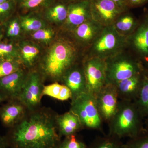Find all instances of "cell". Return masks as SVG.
Returning a JSON list of instances; mask_svg holds the SVG:
<instances>
[{"label": "cell", "instance_id": "obj_25", "mask_svg": "<svg viewBox=\"0 0 148 148\" xmlns=\"http://www.w3.org/2000/svg\"><path fill=\"white\" fill-rule=\"evenodd\" d=\"M0 59L19 61L18 45L13 42L7 40L0 41Z\"/></svg>", "mask_w": 148, "mask_h": 148}, {"label": "cell", "instance_id": "obj_38", "mask_svg": "<svg viewBox=\"0 0 148 148\" xmlns=\"http://www.w3.org/2000/svg\"><path fill=\"white\" fill-rule=\"evenodd\" d=\"M9 99V98L8 96L5 95L2 92H0V104L3 103V102L8 100Z\"/></svg>", "mask_w": 148, "mask_h": 148}, {"label": "cell", "instance_id": "obj_41", "mask_svg": "<svg viewBox=\"0 0 148 148\" xmlns=\"http://www.w3.org/2000/svg\"><path fill=\"white\" fill-rule=\"evenodd\" d=\"M10 1H11V0H0V4L2 3L6 2H8Z\"/></svg>", "mask_w": 148, "mask_h": 148}, {"label": "cell", "instance_id": "obj_22", "mask_svg": "<svg viewBox=\"0 0 148 148\" xmlns=\"http://www.w3.org/2000/svg\"><path fill=\"white\" fill-rule=\"evenodd\" d=\"M125 12L122 14L114 21L116 22L114 27L119 33L131 34L138 26L139 21L131 14L125 13Z\"/></svg>", "mask_w": 148, "mask_h": 148}, {"label": "cell", "instance_id": "obj_17", "mask_svg": "<svg viewBox=\"0 0 148 148\" xmlns=\"http://www.w3.org/2000/svg\"><path fill=\"white\" fill-rule=\"evenodd\" d=\"M56 121L59 136L66 137L74 135L81 124L78 117L71 111L59 116Z\"/></svg>", "mask_w": 148, "mask_h": 148}, {"label": "cell", "instance_id": "obj_9", "mask_svg": "<svg viewBox=\"0 0 148 148\" xmlns=\"http://www.w3.org/2000/svg\"><path fill=\"white\" fill-rule=\"evenodd\" d=\"M43 87L39 73L32 71L27 74L23 88L16 100L25 107L33 110L39 104Z\"/></svg>", "mask_w": 148, "mask_h": 148}, {"label": "cell", "instance_id": "obj_37", "mask_svg": "<svg viewBox=\"0 0 148 148\" xmlns=\"http://www.w3.org/2000/svg\"><path fill=\"white\" fill-rule=\"evenodd\" d=\"M0 148H9L5 137L0 135Z\"/></svg>", "mask_w": 148, "mask_h": 148}, {"label": "cell", "instance_id": "obj_19", "mask_svg": "<svg viewBox=\"0 0 148 148\" xmlns=\"http://www.w3.org/2000/svg\"><path fill=\"white\" fill-rule=\"evenodd\" d=\"M19 52V61L27 68L32 67L38 58L40 49L36 44L23 41L18 45Z\"/></svg>", "mask_w": 148, "mask_h": 148}, {"label": "cell", "instance_id": "obj_4", "mask_svg": "<svg viewBox=\"0 0 148 148\" xmlns=\"http://www.w3.org/2000/svg\"><path fill=\"white\" fill-rule=\"evenodd\" d=\"M71 111L78 118L81 124L90 128H97L101 124L96 97L87 92L72 101Z\"/></svg>", "mask_w": 148, "mask_h": 148}, {"label": "cell", "instance_id": "obj_33", "mask_svg": "<svg viewBox=\"0 0 148 148\" xmlns=\"http://www.w3.org/2000/svg\"><path fill=\"white\" fill-rule=\"evenodd\" d=\"M92 148H124V146L120 145L113 140L106 139L102 140Z\"/></svg>", "mask_w": 148, "mask_h": 148}, {"label": "cell", "instance_id": "obj_15", "mask_svg": "<svg viewBox=\"0 0 148 148\" xmlns=\"http://www.w3.org/2000/svg\"><path fill=\"white\" fill-rule=\"evenodd\" d=\"M62 78L64 85L71 90L73 100L87 91L84 73L79 69H69Z\"/></svg>", "mask_w": 148, "mask_h": 148}, {"label": "cell", "instance_id": "obj_21", "mask_svg": "<svg viewBox=\"0 0 148 148\" xmlns=\"http://www.w3.org/2000/svg\"><path fill=\"white\" fill-rule=\"evenodd\" d=\"M4 31V37L7 40L14 42L19 38L21 35V28L19 16H11L2 23Z\"/></svg>", "mask_w": 148, "mask_h": 148}, {"label": "cell", "instance_id": "obj_36", "mask_svg": "<svg viewBox=\"0 0 148 148\" xmlns=\"http://www.w3.org/2000/svg\"><path fill=\"white\" fill-rule=\"evenodd\" d=\"M116 3L118 5L120 6L122 8L126 10H128L129 8L128 6V0H111Z\"/></svg>", "mask_w": 148, "mask_h": 148}, {"label": "cell", "instance_id": "obj_16", "mask_svg": "<svg viewBox=\"0 0 148 148\" xmlns=\"http://www.w3.org/2000/svg\"><path fill=\"white\" fill-rule=\"evenodd\" d=\"M144 71L131 77L122 80L116 84L119 92L127 97L137 99L145 73Z\"/></svg>", "mask_w": 148, "mask_h": 148}, {"label": "cell", "instance_id": "obj_2", "mask_svg": "<svg viewBox=\"0 0 148 148\" xmlns=\"http://www.w3.org/2000/svg\"><path fill=\"white\" fill-rule=\"evenodd\" d=\"M75 45L68 40H57L51 45L42 61L41 70L47 77L56 80L62 78L76 59Z\"/></svg>", "mask_w": 148, "mask_h": 148}, {"label": "cell", "instance_id": "obj_14", "mask_svg": "<svg viewBox=\"0 0 148 148\" xmlns=\"http://www.w3.org/2000/svg\"><path fill=\"white\" fill-rule=\"evenodd\" d=\"M8 100V103L0 107V120L5 127L11 128L21 121L25 106L16 99Z\"/></svg>", "mask_w": 148, "mask_h": 148}, {"label": "cell", "instance_id": "obj_31", "mask_svg": "<svg viewBox=\"0 0 148 148\" xmlns=\"http://www.w3.org/2000/svg\"><path fill=\"white\" fill-rule=\"evenodd\" d=\"M62 85L57 83L44 86L42 95H47L52 98L58 99Z\"/></svg>", "mask_w": 148, "mask_h": 148}, {"label": "cell", "instance_id": "obj_6", "mask_svg": "<svg viewBox=\"0 0 148 148\" xmlns=\"http://www.w3.org/2000/svg\"><path fill=\"white\" fill-rule=\"evenodd\" d=\"M106 63L103 59L92 57L88 60L84 67L86 91L95 97L106 82Z\"/></svg>", "mask_w": 148, "mask_h": 148}, {"label": "cell", "instance_id": "obj_32", "mask_svg": "<svg viewBox=\"0 0 148 148\" xmlns=\"http://www.w3.org/2000/svg\"><path fill=\"white\" fill-rule=\"evenodd\" d=\"M124 148H148V133L145 136L140 135L132 140Z\"/></svg>", "mask_w": 148, "mask_h": 148}, {"label": "cell", "instance_id": "obj_39", "mask_svg": "<svg viewBox=\"0 0 148 148\" xmlns=\"http://www.w3.org/2000/svg\"><path fill=\"white\" fill-rule=\"evenodd\" d=\"M4 38V31L2 24L0 22V41L2 40Z\"/></svg>", "mask_w": 148, "mask_h": 148}, {"label": "cell", "instance_id": "obj_7", "mask_svg": "<svg viewBox=\"0 0 148 148\" xmlns=\"http://www.w3.org/2000/svg\"><path fill=\"white\" fill-rule=\"evenodd\" d=\"M108 26L103 29L96 38L92 51L96 56L102 58L116 52L123 45V40L120 34L114 27Z\"/></svg>", "mask_w": 148, "mask_h": 148}, {"label": "cell", "instance_id": "obj_24", "mask_svg": "<svg viewBox=\"0 0 148 148\" xmlns=\"http://www.w3.org/2000/svg\"><path fill=\"white\" fill-rule=\"evenodd\" d=\"M142 116L148 115V71L146 69L143 84L135 103Z\"/></svg>", "mask_w": 148, "mask_h": 148}, {"label": "cell", "instance_id": "obj_34", "mask_svg": "<svg viewBox=\"0 0 148 148\" xmlns=\"http://www.w3.org/2000/svg\"><path fill=\"white\" fill-rule=\"evenodd\" d=\"M71 97V92L69 88L64 85H62L57 99L60 101H66Z\"/></svg>", "mask_w": 148, "mask_h": 148}, {"label": "cell", "instance_id": "obj_20", "mask_svg": "<svg viewBox=\"0 0 148 148\" xmlns=\"http://www.w3.org/2000/svg\"><path fill=\"white\" fill-rule=\"evenodd\" d=\"M68 4L62 1L54 2L45 8L44 16L48 21L53 23L65 22L68 15Z\"/></svg>", "mask_w": 148, "mask_h": 148}, {"label": "cell", "instance_id": "obj_5", "mask_svg": "<svg viewBox=\"0 0 148 148\" xmlns=\"http://www.w3.org/2000/svg\"><path fill=\"white\" fill-rule=\"evenodd\" d=\"M143 63L136 58H117L106 63V82L114 84L144 71Z\"/></svg>", "mask_w": 148, "mask_h": 148}, {"label": "cell", "instance_id": "obj_12", "mask_svg": "<svg viewBox=\"0 0 148 148\" xmlns=\"http://www.w3.org/2000/svg\"><path fill=\"white\" fill-rule=\"evenodd\" d=\"M91 18L90 0H80L68 4L67 26L75 29L80 24Z\"/></svg>", "mask_w": 148, "mask_h": 148}, {"label": "cell", "instance_id": "obj_26", "mask_svg": "<svg viewBox=\"0 0 148 148\" xmlns=\"http://www.w3.org/2000/svg\"><path fill=\"white\" fill-rule=\"evenodd\" d=\"M17 5L22 10H36L40 8H45L54 2V0H16Z\"/></svg>", "mask_w": 148, "mask_h": 148}, {"label": "cell", "instance_id": "obj_27", "mask_svg": "<svg viewBox=\"0 0 148 148\" xmlns=\"http://www.w3.org/2000/svg\"><path fill=\"white\" fill-rule=\"evenodd\" d=\"M21 69V63L17 60L0 59V78Z\"/></svg>", "mask_w": 148, "mask_h": 148}, {"label": "cell", "instance_id": "obj_1", "mask_svg": "<svg viewBox=\"0 0 148 148\" xmlns=\"http://www.w3.org/2000/svg\"><path fill=\"white\" fill-rule=\"evenodd\" d=\"M10 128L5 137L8 148H58L61 143L53 119L44 113L33 114Z\"/></svg>", "mask_w": 148, "mask_h": 148}, {"label": "cell", "instance_id": "obj_28", "mask_svg": "<svg viewBox=\"0 0 148 148\" xmlns=\"http://www.w3.org/2000/svg\"><path fill=\"white\" fill-rule=\"evenodd\" d=\"M55 36L54 31L49 27H46L32 33V38L40 42L47 44L53 40Z\"/></svg>", "mask_w": 148, "mask_h": 148}, {"label": "cell", "instance_id": "obj_40", "mask_svg": "<svg viewBox=\"0 0 148 148\" xmlns=\"http://www.w3.org/2000/svg\"><path fill=\"white\" fill-rule=\"evenodd\" d=\"M63 2L66 3L67 4L70 3L75 2L77 1L80 0H62Z\"/></svg>", "mask_w": 148, "mask_h": 148}, {"label": "cell", "instance_id": "obj_23", "mask_svg": "<svg viewBox=\"0 0 148 148\" xmlns=\"http://www.w3.org/2000/svg\"><path fill=\"white\" fill-rule=\"evenodd\" d=\"M19 21L22 31L34 32L47 27L45 21L40 16L34 14L19 16Z\"/></svg>", "mask_w": 148, "mask_h": 148}, {"label": "cell", "instance_id": "obj_13", "mask_svg": "<svg viewBox=\"0 0 148 148\" xmlns=\"http://www.w3.org/2000/svg\"><path fill=\"white\" fill-rule=\"evenodd\" d=\"M27 75L22 69L0 78V92L9 99H16L21 92Z\"/></svg>", "mask_w": 148, "mask_h": 148}, {"label": "cell", "instance_id": "obj_43", "mask_svg": "<svg viewBox=\"0 0 148 148\" xmlns=\"http://www.w3.org/2000/svg\"><path fill=\"white\" fill-rule=\"evenodd\" d=\"M147 69L148 71V64H147Z\"/></svg>", "mask_w": 148, "mask_h": 148}, {"label": "cell", "instance_id": "obj_42", "mask_svg": "<svg viewBox=\"0 0 148 148\" xmlns=\"http://www.w3.org/2000/svg\"><path fill=\"white\" fill-rule=\"evenodd\" d=\"M147 116H148V115ZM147 132L148 133V119H147Z\"/></svg>", "mask_w": 148, "mask_h": 148}, {"label": "cell", "instance_id": "obj_3", "mask_svg": "<svg viewBox=\"0 0 148 148\" xmlns=\"http://www.w3.org/2000/svg\"><path fill=\"white\" fill-rule=\"evenodd\" d=\"M114 117L112 132L116 136L133 139L141 135L143 117L135 104H127L118 109Z\"/></svg>", "mask_w": 148, "mask_h": 148}, {"label": "cell", "instance_id": "obj_8", "mask_svg": "<svg viewBox=\"0 0 148 148\" xmlns=\"http://www.w3.org/2000/svg\"><path fill=\"white\" fill-rule=\"evenodd\" d=\"M91 18L102 26H109L127 10L111 0H90Z\"/></svg>", "mask_w": 148, "mask_h": 148}, {"label": "cell", "instance_id": "obj_29", "mask_svg": "<svg viewBox=\"0 0 148 148\" xmlns=\"http://www.w3.org/2000/svg\"><path fill=\"white\" fill-rule=\"evenodd\" d=\"M17 3L16 0H11L0 4V22L2 24L4 22L12 16L14 12Z\"/></svg>", "mask_w": 148, "mask_h": 148}, {"label": "cell", "instance_id": "obj_11", "mask_svg": "<svg viewBox=\"0 0 148 148\" xmlns=\"http://www.w3.org/2000/svg\"><path fill=\"white\" fill-rule=\"evenodd\" d=\"M116 92L112 88L104 87L96 97L98 111L105 119L114 118L118 110Z\"/></svg>", "mask_w": 148, "mask_h": 148}, {"label": "cell", "instance_id": "obj_30", "mask_svg": "<svg viewBox=\"0 0 148 148\" xmlns=\"http://www.w3.org/2000/svg\"><path fill=\"white\" fill-rule=\"evenodd\" d=\"M58 148H86V146L78 139L75 135L66 137L63 142L60 143Z\"/></svg>", "mask_w": 148, "mask_h": 148}, {"label": "cell", "instance_id": "obj_18", "mask_svg": "<svg viewBox=\"0 0 148 148\" xmlns=\"http://www.w3.org/2000/svg\"><path fill=\"white\" fill-rule=\"evenodd\" d=\"M101 26L98 22L90 18L76 27L74 29V34L81 41L90 42L95 39L100 34Z\"/></svg>", "mask_w": 148, "mask_h": 148}, {"label": "cell", "instance_id": "obj_10", "mask_svg": "<svg viewBox=\"0 0 148 148\" xmlns=\"http://www.w3.org/2000/svg\"><path fill=\"white\" fill-rule=\"evenodd\" d=\"M130 42L135 57L142 63L148 64V13L144 14L134 32L131 34Z\"/></svg>", "mask_w": 148, "mask_h": 148}, {"label": "cell", "instance_id": "obj_35", "mask_svg": "<svg viewBox=\"0 0 148 148\" xmlns=\"http://www.w3.org/2000/svg\"><path fill=\"white\" fill-rule=\"evenodd\" d=\"M148 3V0H128L129 8H137L143 6Z\"/></svg>", "mask_w": 148, "mask_h": 148}]
</instances>
